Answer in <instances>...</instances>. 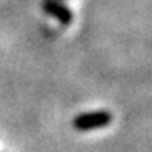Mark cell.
Returning <instances> with one entry per match:
<instances>
[{
	"mask_svg": "<svg viewBox=\"0 0 152 152\" xmlns=\"http://www.w3.org/2000/svg\"><path fill=\"white\" fill-rule=\"evenodd\" d=\"M113 122V115L108 110H95V112H83L71 120L73 129L78 132H93L108 127Z\"/></svg>",
	"mask_w": 152,
	"mask_h": 152,
	"instance_id": "6da1fadb",
	"label": "cell"
},
{
	"mask_svg": "<svg viewBox=\"0 0 152 152\" xmlns=\"http://www.w3.org/2000/svg\"><path fill=\"white\" fill-rule=\"evenodd\" d=\"M42 10L49 14L51 17H54L61 26H71L73 24V12L66 5L56 2V0H44L42 2Z\"/></svg>",
	"mask_w": 152,
	"mask_h": 152,
	"instance_id": "7a4b0ae2",
	"label": "cell"
}]
</instances>
